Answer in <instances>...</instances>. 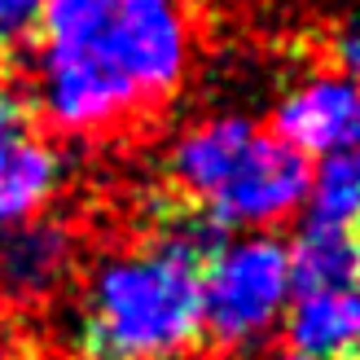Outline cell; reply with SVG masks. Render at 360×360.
<instances>
[{
    "label": "cell",
    "instance_id": "1",
    "mask_svg": "<svg viewBox=\"0 0 360 360\" xmlns=\"http://www.w3.org/2000/svg\"><path fill=\"white\" fill-rule=\"evenodd\" d=\"M40 110L70 136L105 132L163 101L185 75L176 0H44Z\"/></svg>",
    "mask_w": 360,
    "mask_h": 360
},
{
    "label": "cell",
    "instance_id": "2",
    "mask_svg": "<svg viewBox=\"0 0 360 360\" xmlns=\"http://www.w3.org/2000/svg\"><path fill=\"white\" fill-rule=\"evenodd\" d=\"M202 338V264L146 242L97 268L88 285L84 360H176Z\"/></svg>",
    "mask_w": 360,
    "mask_h": 360
},
{
    "label": "cell",
    "instance_id": "3",
    "mask_svg": "<svg viewBox=\"0 0 360 360\" xmlns=\"http://www.w3.org/2000/svg\"><path fill=\"white\" fill-rule=\"evenodd\" d=\"M172 180L220 229H259L285 220L308 198L312 163L250 119H207L176 141Z\"/></svg>",
    "mask_w": 360,
    "mask_h": 360
},
{
    "label": "cell",
    "instance_id": "4",
    "mask_svg": "<svg viewBox=\"0 0 360 360\" xmlns=\"http://www.w3.org/2000/svg\"><path fill=\"white\" fill-rule=\"evenodd\" d=\"M290 303L285 246L268 233L229 242L202 268V334L220 347H250L281 321Z\"/></svg>",
    "mask_w": 360,
    "mask_h": 360
},
{
    "label": "cell",
    "instance_id": "5",
    "mask_svg": "<svg viewBox=\"0 0 360 360\" xmlns=\"http://www.w3.org/2000/svg\"><path fill=\"white\" fill-rule=\"evenodd\" d=\"M356 132H360V105L347 75H321L303 84L299 93H290L277 105L273 119V136H281L299 154H321V158L352 154Z\"/></svg>",
    "mask_w": 360,
    "mask_h": 360
},
{
    "label": "cell",
    "instance_id": "6",
    "mask_svg": "<svg viewBox=\"0 0 360 360\" xmlns=\"http://www.w3.org/2000/svg\"><path fill=\"white\" fill-rule=\"evenodd\" d=\"M70 268V233L53 220H27L0 233V295L9 303H40Z\"/></svg>",
    "mask_w": 360,
    "mask_h": 360
},
{
    "label": "cell",
    "instance_id": "7",
    "mask_svg": "<svg viewBox=\"0 0 360 360\" xmlns=\"http://www.w3.org/2000/svg\"><path fill=\"white\" fill-rule=\"evenodd\" d=\"M360 303L356 290L295 295L285 316V352L299 360H356Z\"/></svg>",
    "mask_w": 360,
    "mask_h": 360
},
{
    "label": "cell",
    "instance_id": "8",
    "mask_svg": "<svg viewBox=\"0 0 360 360\" xmlns=\"http://www.w3.org/2000/svg\"><path fill=\"white\" fill-rule=\"evenodd\" d=\"M285 264H290V295L352 290L356 285V233L303 224L295 246H285Z\"/></svg>",
    "mask_w": 360,
    "mask_h": 360
},
{
    "label": "cell",
    "instance_id": "9",
    "mask_svg": "<svg viewBox=\"0 0 360 360\" xmlns=\"http://www.w3.org/2000/svg\"><path fill=\"white\" fill-rule=\"evenodd\" d=\"M308 198H312L308 224L356 229V211H360V167H356V154L321 158V167L312 172Z\"/></svg>",
    "mask_w": 360,
    "mask_h": 360
},
{
    "label": "cell",
    "instance_id": "10",
    "mask_svg": "<svg viewBox=\"0 0 360 360\" xmlns=\"http://www.w3.org/2000/svg\"><path fill=\"white\" fill-rule=\"evenodd\" d=\"M35 141V110L22 93H13L9 84H0V172L9 167V158Z\"/></svg>",
    "mask_w": 360,
    "mask_h": 360
},
{
    "label": "cell",
    "instance_id": "11",
    "mask_svg": "<svg viewBox=\"0 0 360 360\" xmlns=\"http://www.w3.org/2000/svg\"><path fill=\"white\" fill-rule=\"evenodd\" d=\"M44 18V0H0V66L22 49Z\"/></svg>",
    "mask_w": 360,
    "mask_h": 360
}]
</instances>
